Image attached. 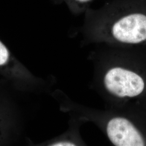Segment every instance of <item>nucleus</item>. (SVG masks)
Instances as JSON below:
<instances>
[{"instance_id":"f257e3e1","label":"nucleus","mask_w":146,"mask_h":146,"mask_svg":"<svg viewBox=\"0 0 146 146\" xmlns=\"http://www.w3.org/2000/svg\"><path fill=\"white\" fill-rule=\"evenodd\" d=\"M84 14V30L93 41L119 45L146 42V0H111Z\"/></svg>"},{"instance_id":"f03ea898","label":"nucleus","mask_w":146,"mask_h":146,"mask_svg":"<svg viewBox=\"0 0 146 146\" xmlns=\"http://www.w3.org/2000/svg\"><path fill=\"white\" fill-rule=\"evenodd\" d=\"M104 84L109 93L121 99L139 95L145 86L139 75L122 67L109 69L104 74Z\"/></svg>"},{"instance_id":"7ed1b4c3","label":"nucleus","mask_w":146,"mask_h":146,"mask_svg":"<svg viewBox=\"0 0 146 146\" xmlns=\"http://www.w3.org/2000/svg\"><path fill=\"white\" fill-rule=\"evenodd\" d=\"M110 141L116 146H143L145 142L140 131L129 120L122 117L110 119L106 125Z\"/></svg>"},{"instance_id":"20e7f679","label":"nucleus","mask_w":146,"mask_h":146,"mask_svg":"<svg viewBox=\"0 0 146 146\" xmlns=\"http://www.w3.org/2000/svg\"><path fill=\"white\" fill-rule=\"evenodd\" d=\"M70 9L76 15L84 14L95 0H65Z\"/></svg>"},{"instance_id":"39448f33","label":"nucleus","mask_w":146,"mask_h":146,"mask_svg":"<svg viewBox=\"0 0 146 146\" xmlns=\"http://www.w3.org/2000/svg\"><path fill=\"white\" fill-rule=\"evenodd\" d=\"M9 54L7 48L0 41V66L5 64L9 59Z\"/></svg>"},{"instance_id":"423d86ee","label":"nucleus","mask_w":146,"mask_h":146,"mask_svg":"<svg viewBox=\"0 0 146 146\" xmlns=\"http://www.w3.org/2000/svg\"><path fill=\"white\" fill-rule=\"evenodd\" d=\"M50 146H76L75 143L70 141H60L54 143Z\"/></svg>"}]
</instances>
